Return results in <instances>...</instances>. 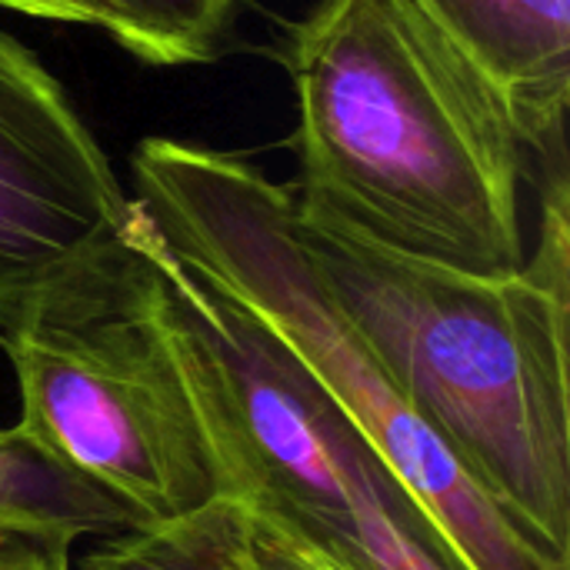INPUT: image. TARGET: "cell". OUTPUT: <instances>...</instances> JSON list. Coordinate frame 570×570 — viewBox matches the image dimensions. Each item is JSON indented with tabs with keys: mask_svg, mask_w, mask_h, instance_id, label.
<instances>
[{
	"mask_svg": "<svg viewBox=\"0 0 570 570\" xmlns=\"http://www.w3.org/2000/svg\"><path fill=\"white\" fill-rule=\"evenodd\" d=\"M3 10L40 17L53 23H77V27H97L107 37L114 33V17L104 0H0Z\"/></svg>",
	"mask_w": 570,
	"mask_h": 570,
	"instance_id": "7c38bea8",
	"label": "cell"
},
{
	"mask_svg": "<svg viewBox=\"0 0 570 570\" xmlns=\"http://www.w3.org/2000/svg\"><path fill=\"white\" fill-rule=\"evenodd\" d=\"M0 528L77 541L127 531L134 521L110 498L57 468L13 428L0 431Z\"/></svg>",
	"mask_w": 570,
	"mask_h": 570,
	"instance_id": "52a82bcc",
	"label": "cell"
},
{
	"mask_svg": "<svg viewBox=\"0 0 570 570\" xmlns=\"http://www.w3.org/2000/svg\"><path fill=\"white\" fill-rule=\"evenodd\" d=\"M297 210L464 274L524 267L531 150L407 0H317L291 30Z\"/></svg>",
	"mask_w": 570,
	"mask_h": 570,
	"instance_id": "6da1fadb",
	"label": "cell"
},
{
	"mask_svg": "<svg viewBox=\"0 0 570 570\" xmlns=\"http://www.w3.org/2000/svg\"><path fill=\"white\" fill-rule=\"evenodd\" d=\"M237 498L224 494L207 508L107 534L80 570H240L234 564Z\"/></svg>",
	"mask_w": 570,
	"mask_h": 570,
	"instance_id": "ba28073f",
	"label": "cell"
},
{
	"mask_svg": "<svg viewBox=\"0 0 570 570\" xmlns=\"http://www.w3.org/2000/svg\"><path fill=\"white\" fill-rule=\"evenodd\" d=\"M114 40L144 63L180 67L214 60L234 27L237 0H104Z\"/></svg>",
	"mask_w": 570,
	"mask_h": 570,
	"instance_id": "9c48e42d",
	"label": "cell"
},
{
	"mask_svg": "<svg viewBox=\"0 0 570 570\" xmlns=\"http://www.w3.org/2000/svg\"><path fill=\"white\" fill-rule=\"evenodd\" d=\"M70 548L63 534L0 528V570H70Z\"/></svg>",
	"mask_w": 570,
	"mask_h": 570,
	"instance_id": "8fae6325",
	"label": "cell"
},
{
	"mask_svg": "<svg viewBox=\"0 0 570 570\" xmlns=\"http://www.w3.org/2000/svg\"><path fill=\"white\" fill-rule=\"evenodd\" d=\"M297 230L417 417L531 544L570 564L568 167L548 174L538 250L504 277L391 254L301 210Z\"/></svg>",
	"mask_w": 570,
	"mask_h": 570,
	"instance_id": "7a4b0ae2",
	"label": "cell"
},
{
	"mask_svg": "<svg viewBox=\"0 0 570 570\" xmlns=\"http://www.w3.org/2000/svg\"><path fill=\"white\" fill-rule=\"evenodd\" d=\"M130 174L167 247L321 387L417 504L454 570H570L494 508L371 354L301 240L291 187L237 154L170 137L140 140Z\"/></svg>",
	"mask_w": 570,
	"mask_h": 570,
	"instance_id": "3957f363",
	"label": "cell"
},
{
	"mask_svg": "<svg viewBox=\"0 0 570 570\" xmlns=\"http://www.w3.org/2000/svg\"><path fill=\"white\" fill-rule=\"evenodd\" d=\"M488 83L531 157L564 160L570 0H407Z\"/></svg>",
	"mask_w": 570,
	"mask_h": 570,
	"instance_id": "8992f818",
	"label": "cell"
},
{
	"mask_svg": "<svg viewBox=\"0 0 570 570\" xmlns=\"http://www.w3.org/2000/svg\"><path fill=\"white\" fill-rule=\"evenodd\" d=\"M0 351L20 391L17 431L124 508L134 528L224 498L160 230L134 197L117 240L43 287L0 331Z\"/></svg>",
	"mask_w": 570,
	"mask_h": 570,
	"instance_id": "277c9868",
	"label": "cell"
},
{
	"mask_svg": "<svg viewBox=\"0 0 570 570\" xmlns=\"http://www.w3.org/2000/svg\"><path fill=\"white\" fill-rule=\"evenodd\" d=\"M234 564L240 570H351L317 548L274 508L237 498Z\"/></svg>",
	"mask_w": 570,
	"mask_h": 570,
	"instance_id": "30bf717a",
	"label": "cell"
},
{
	"mask_svg": "<svg viewBox=\"0 0 570 570\" xmlns=\"http://www.w3.org/2000/svg\"><path fill=\"white\" fill-rule=\"evenodd\" d=\"M130 197L63 83L0 27V331L117 240Z\"/></svg>",
	"mask_w": 570,
	"mask_h": 570,
	"instance_id": "5b68a950",
	"label": "cell"
}]
</instances>
